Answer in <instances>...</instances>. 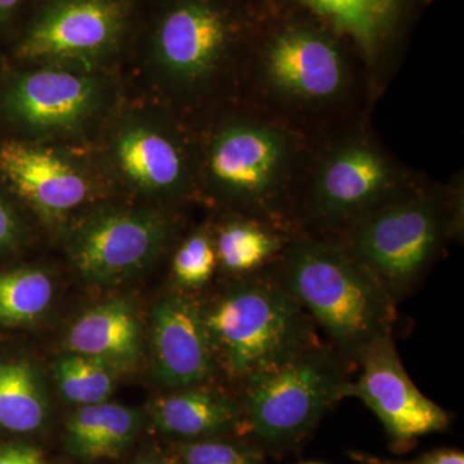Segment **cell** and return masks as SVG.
I'll return each mask as SVG.
<instances>
[{
	"instance_id": "5b68a950",
	"label": "cell",
	"mask_w": 464,
	"mask_h": 464,
	"mask_svg": "<svg viewBox=\"0 0 464 464\" xmlns=\"http://www.w3.org/2000/svg\"><path fill=\"white\" fill-rule=\"evenodd\" d=\"M170 234L169 222L155 210H99L74 226L67 250L84 282L109 285L151 265Z\"/></svg>"
},
{
	"instance_id": "ffe728a7",
	"label": "cell",
	"mask_w": 464,
	"mask_h": 464,
	"mask_svg": "<svg viewBox=\"0 0 464 464\" xmlns=\"http://www.w3.org/2000/svg\"><path fill=\"white\" fill-rule=\"evenodd\" d=\"M335 26L350 34L368 56L393 25L401 0H301Z\"/></svg>"
},
{
	"instance_id": "603a6c76",
	"label": "cell",
	"mask_w": 464,
	"mask_h": 464,
	"mask_svg": "<svg viewBox=\"0 0 464 464\" xmlns=\"http://www.w3.org/2000/svg\"><path fill=\"white\" fill-rule=\"evenodd\" d=\"M115 373L99 360L72 353L60 357L54 365L61 395L79 406L108 401L114 392Z\"/></svg>"
},
{
	"instance_id": "7a4b0ae2",
	"label": "cell",
	"mask_w": 464,
	"mask_h": 464,
	"mask_svg": "<svg viewBox=\"0 0 464 464\" xmlns=\"http://www.w3.org/2000/svg\"><path fill=\"white\" fill-rule=\"evenodd\" d=\"M217 369L244 382L317 343L315 323L270 275L249 276L204 307Z\"/></svg>"
},
{
	"instance_id": "f1b7e54d",
	"label": "cell",
	"mask_w": 464,
	"mask_h": 464,
	"mask_svg": "<svg viewBox=\"0 0 464 464\" xmlns=\"http://www.w3.org/2000/svg\"><path fill=\"white\" fill-rule=\"evenodd\" d=\"M21 3L23 0H0V20L11 16Z\"/></svg>"
},
{
	"instance_id": "5bb4252c",
	"label": "cell",
	"mask_w": 464,
	"mask_h": 464,
	"mask_svg": "<svg viewBox=\"0 0 464 464\" xmlns=\"http://www.w3.org/2000/svg\"><path fill=\"white\" fill-rule=\"evenodd\" d=\"M110 158L128 185L157 197L181 194L188 185V168L179 140L166 128L130 119L119 125L110 141Z\"/></svg>"
},
{
	"instance_id": "7402d4cb",
	"label": "cell",
	"mask_w": 464,
	"mask_h": 464,
	"mask_svg": "<svg viewBox=\"0 0 464 464\" xmlns=\"http://www.w3.org/2000/svg\"><path fill=\"white\" fill-rule=\"evenodd\" d=\"M54 285L50 275L38 268L0 274V324L27 325L41 319L52 301Z\"/></svg>"
},
{
	"instance_id": "2e32d148",
	"label": "cell",
	"mask_w": 464,
	"mask_h": 464,
	"mask_svg": "<svg viewBox=\"0 0 464 464\" xmlns=\"http://www.w3.org/2000/svg\"><path fill=\"white\" fill-rule=\"evenodd\" d=\"M151 420L159 432L185 441L249 433L240 399L204 383L155 400Z\"/></svg>"
},
{
	"instance_id": "4dcf8cb0",
	"label": "cell",
	"mask_w": 464,
	"mask_h": 464,
	"mask_svg": "<svg viewBox=\"0 0 464 464\" xmlns=\"http://www.w3.org/2000/svg\"><path fill=\"white\" fill-rule=\"evenodd\" d=\"M304 464H323V463H317V462H308V463H304Z\"/></svg>"
},
{
	"instance_id": "6da1fadb",
	"label": "cell",
	"mask_w": 464,
	"mask_h": 464,
	"mask_svg": "<svg viewBox=\"0 0 464 464\" xmlns=\"http://www.w3.org/2000/svg\"><path fill=\"white\" fill-rule=\"evenodd\" d=\"M274 276L348 362L392 335L398 304L344 246L317 237L293 241Z\"/></svg>"
},
{
	"instance_id": "9c48e42d",
	"label": "cell",
	"mask_w": 464,
	"mask_h": 464,
	"mask_svg": "<svg viewBox=\"0 0 464 464\" xmlns=\"http://www.w3.org/2000/svg\"><path fill=\"white\" fill-rule=\"evenodd\" d=\"M289 146L268 125L237 121L226 125L208 152V177L219 194L250 207H264L279 190Z\"/></svg>"
},
{
	"instance_id": "ba28073f",
	"label": "cell",
	"mask_w": 464,
	"mask_h": 464,
	"mask_svg": "<svg viewBox=\"0 0 464 464\" xmlns=\"http://www.w3.org/2000/svg\"><path fill=\"white\" fill-rule=\"evenodd\" d=\"M106 103V84L90 70L41 65L18 75L5 96L9 115L33 136L60 139L83 130Z\"/></svg>"
},
{
	"instance_id": "52a82bcc",
	"label": "cell",
	"mask_w": 464,
	"mask_h": 464,
	"mask_svg": "<svg viewBox=\"0 0 464 464\" xmlns=\"http://www.w3.org/2000/svg\"><path fill=\"white\" fill-rule=\"evenodd\" d=\"M356 362L360 373L351 382L348 398L362 400L377 415L396 450H408L418 439L448 429V411L415 386L392 335L366 347Z\"/></svg>"
},
{
	"instance_id": "30bf717a",
	"label": "cell",
	"mask_w": 464,
	"mask_h": 464,
	"mask_svg": "<svg viewBox=\"0 0 464 464\" xmlns=\"http://www.w3.org/2000/svg\"><path fill=\"white\" fill-rule=\"evenodd\" d=\"M227 42L222 12L204 0H186L161 17L152 39V56L168 81L198 87L218 69Z\"/></svg>"
},
{
	"instance_id": "4fadbf2b",
	"label": "cell",
	"mask_w": 464,
	"mask_h": 464,
	"mask_svg": "<svg viewBox=\"0 0 464 464\" xmlns=\"http://www.w3.org/2000/svg\"><path fill=\"white\" fill-rule=\"evenodd\" d=\"M0 170L14 190L43 217L69 215L92 195L87 174L57 150L12 141L0 148Z\"/></svg>"
},
{
	"instance_id": "8992f818",
	"label": "cell",
	"mask_w": 464,
	"mask_h": 464,
	"mask_svg": "<svg viewBox=\"0 0 464 464\" xmlns=\"http://www.w3.org/2000/svg\"><path fill=\"white\" fill-rule=\"evenodd\" d=\"M128 14L124 0H48L18 53L39 65L91 72L121 42Z\"/></svg>"
},
{
	"instance_id": "44dd1931",
	"label": "cell",
	"mask_w": 464,
	"mask_h": 464,
	"mask_svg": "<svg viewBox=\"0 0 464 464\" xmlns=\"http://www.w3.org/2000/svg\"><path fill=\"white\" fill-rule=\"evenodd\" d=\"M215 246L217 261L228 273L237 275L255 273L283 250L276 234L250 221L226 224L218 232Z\"/></svg>"
},
{
	"instance_id": "83f0119b",
	"label": "cell",
	"mask_w": 464,
	"mask_h": 464,
	"mask_svg": "<svg viewBox=\"0 0 464 464\" xmlns=\"http://www.w3.org/2000/svg\"><path fill=\"white\" fill-rule=\"evenodd\" d=\"M20 226L11 207L0 198V249L11 246L17 239Z\"/></svg>"
},
{
	"instance_id": "484cf974",
	"label": "cell",
	"mask_w": 464,
	"mask_h": 464,
	"mask_svg": "<svg viewBox=\"0 0 464 464\" xmlns=\"http://www.w3.org/2000/svg\"><path fill=\"white\" fill-rule=\"evenodd\" d=\"M348 457L360 464H464V454L456 449H438L413 460L390 459L362 451H350Z\"/></svg>"
},
{
	"instance_id": "d6986e66",
	"label": "cell",
	"mask_w": 464,
	"mask_h": 464,
	"mask_svg": "<svg viewBox=\"0 0 464 464\" xmlns=\"http://www.w3.org/2000/svg\"><path fill=\"white\" fill-rule=\"evenodd\" d=\"M50 417V399L38 371L26 360L0 362V427L34 432Z\"/></svg>"
},
{
	"instance_id": "7c38bea8",
	"label": "cell",
	"mask_w": 464,
	"mask_h": 464,
	"mask_svg": "<svg viewBox=\"0 0 464 464\" xmlns=\"http://www.w3.org/2000/svg\"><path fill=\"white\" fill-rule=\"evenodd\" d=\"M391 182L389 164L374 149L347 143L320 169L311 194V213L322 224L353 225L381 206Z\"/></svg>"
},
{
	"instance_id": "3957f363",
	"label": "cell",
	"mask_w": 464,
	"mask_h": 464,
	"mask_svg": "<svg viewBox=\"0 0 464 464\" xmlns=\"http://www.w3.org/2000/svg\"><path fill=\"white\" fill-rule=\"evenodd\" d=\"M348 360L334 347L313 346L241 384L249 433L271 449L297 447L324 415L348 398Z\"/></svg>"
},
{
	"instance_id": "e0dca14e",
	"label": "cell",
	"mask_w": 464,
	"mask_h": 464,
	"mask_svg": "<svg viewBox=\"0 0 464 464\" xmlns=\"http://www.w3.org/2000/svg\"><path fill=\"white\" fill-rule=\"evenodd\" d=\"M70 353L99 360L115 372L130 371L142 355V326L132 304L112 299L79 317L67 334Z\"/></svg>"
},
{
	"instance_id": "f546056e",
	"label": "cell",
	"mask_w": 464,
	"mask_h": 464,
	"mask_svg": "<svg viewBox=\"0 0 464 464\" xmlns=\"http://www.w3.org/2000/svg\"><path fill=\"white\" fill-rule=\"evenodd\" d=\"M139 464H179L174 462V460H170L169 458L166 457H151L149 459L142 460L141 463Z\"/></svg>"
},
{
	"instance_id": "8fae6325",
	"label": "cell",
	"mask_w": 464,
	"mask_h": 464,
	"mask_svg": "<svg viewBox=\"0 0 464 464\" xmlns=\"http://www.w3.org/2000/svg\"><path fill=\"white\" fill-rule=\"evenodd\" d=\"M151 357L161 386L185 389L215 377L217 365L204 306L186 293H173L151 313Z\"/></svg>"
},
{
	"instance_id": "9a60e30c",
	"label": "cell",
	"mask_w": 464,
	"mask_h": 464,
	"mask_svg": "<svg viewBox=\"0 0 464 464\" xmlns=\"http://www.w3.org/2000/svg\"><path fill=\"white\" fill-rule=\"evenodd\" d=\"M265 67L271 87L290 99H332L346 81L340 51L328 39L306 30L277 36L267 52Z\"/></svg>"
},
{
	"instance_id": "ac0fdd59",
	"label": "cell",
	"mask_w": 464,
	"mask_h": 464,
	"mask_svg": "<svg viewBox=\"0 0 464 464\" xmlns=\"http://www.w3.org/2000/svg\"><path fill=\"white\" fill-rule=\"evenodd\" d=\"M142 427L137 409L111 402L79 406L66 423L65 447L83 460L118 458L133 444Z\"/></svg>"
},
{
	"instance_id": "cb8c5ba5",
	"label": "cell",
	"mask_w": 464,
	"mask_h": 464,
	"mask_svg": "<svg viewBox=\"0 0 464 464\" xmlns=\"http://www.w3.org/2000/svg\"><path fill=\"white\" fill-rule=\"evenodd\" d=\"M179 459V464H266L262 449L225 438L183 441Z\"/></svg>"
},
{
	"instance_id": "277c9868",
	"label": "cell",
	"mask_w": 464,
	"mask_h": 464,
	"mask_svg": "<svg viewBox=\"0 0 464 464\" xmlns=\"http://www.w3.org/2000/svg\"><path fill=\"white\" fill-rule=\"evenodd\" d=\"M449 228L450 217L432 198L390 201L351 225L344 249L398 304L429 271Z\"/></svg>"
},
{
	"instance_id": "4316f807",
	"label": "cell",
	"mask_w": 464,
	"mask_h": 464,
	"mask_svg": "<svg viewBox=\"0 0 464 464\" xmlns=\"http://www.w3.org/2000/svg\"><path fill=\"white\" fill-rule=\"evenodd\" d=\"M0 464H47L39 449L26 444L0 448Z\"/></svg>"
},
{
	"instance_id": "d4e9b609",
	"label": "cell",
	"mask_w": 464,
	"mask_h": 464,
	"mask_svg": "<svg viewBox=\"0 0 464 464\" xmlns=\"http://www.w3.org/2000/svg\"><path fill=\"white\" fill-rule=\"evenodd\" d=\"M216 246L204 231L192 234L173 259L177 283L186 288H198L212 279L217 267Z\"/></svg>"
}]
</instances>
